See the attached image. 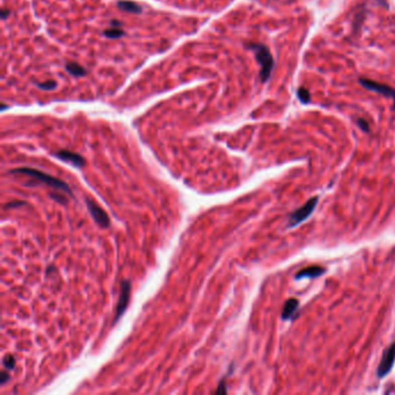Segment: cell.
<instances>
[{
	"label": "cell",
	"instance_id": "obj_1",
	"mask_svg": "<svg viewBox=\"0 0 395 395\" xmlns=\"http://www.w3.org/2000/svg\"><path fill=\"white\" fill-rule=\"evenodd\" d=\"M11 173H12V174H24V175H27V176H32V178L39 180V181H41L44 184H47V186L54 188V189L61 190V191H63V193L69 194L71 197H73V194H72V191H71V188L69 187V184L62 181V180L54 178V176L48 175L47 173H43L41 171H37V169L28 168V167L13 169V171H11Z\"/></svg>",
	"mask_w": 395,
	"mask_h": 395
},
{
	"label": "cell",
	"instance_id": "obj_2",
	"mask_svg": "<svg viewBox=\"0 0 395 395\" xmlns=\"http://www.w3.org/2000/svg\"><path fill=\"white\" fill-rule=\"evenodd\" d=\"M248 48L255 52V57H256L259 66H261V71H259L261 81L266 82L267 80H269L274 69V58L272 56V52L269 51V49L266 46H263V44L251 43L248 44Z\"/></svg>",
	"mask_w": 395,
	"mask_h": 395
},
{
	"label": "cell",
	"instance_id": "obj_3",
	"mask_svg": "<svg viewBox=\"0 0 395 395\" xmlns=\"http://www.w3.org/2000/svg\"><path fill=\"white\" fill-rule=\"evenodd\" d=\"M318 199L319 197H313L311 199H308V201L305 203L303 206H300L299 209H297L295 212L290 214L289 217V227H295L297 225L303 223L307 219L308 217L311 216L312 213H313L314 209L317 208L318 205Z\"/></svg>",
	"mask_w": 395,
	"mask_h": 395
},
{
	"label": "cell",
	"instance_id": "obj_4",
	"mask_svg": "<svg viewBox=\"0 0 395 395\" xmlns=\"http://www.w3.org/2000/svg\"><path fill=\"white\" fill-rule=\"evenodd\" d=\"M130 292H131L130 281L123 280L121 282V295H119L118 304H117V307H116V314L112 325H116V323L118 322V320L122 318L124 312H125V310L127 308V305H129V300H130Z\"/></svg>",
	"mask_w": 395,
	"mask_h": 395
},
{
	"label": "cell",
	"instance_id": "obj_5",
	"mask_svg": "<svg viewBox=\"0 0 395 395\" xmlns=\"http://www.w3.org/2000/svg\"><path fill=\"white\" fill-rule=\"evenodd\" d=\"M394 362H395V342H393V343L390 344L382 353L381 360H380L379 367L377 370L378 378H382L388 374L389 372L392 371Z\"/></svg>",
	"mask_w": 395,
	"mask_h": 395
},
{
	"label": "cell",
	"instance_id": "obj_6",
	"mask_svg": "<svg viewBox=\"0 0 395 395\" xmlns=\"http://www.w3.org/2000/svg\"><path fill=\"white\" fill-rule=\"evenodd\" d=\"M86 204H87L88 211L91 213V216L93 217V219L95 220V223L97 225H100L101 227L107 228L110 225V219H109L107 212L104 210L96 204L93 199L87 198L86 201Z\"/></svg>",
	"mask_w": 395,
	"mask_h": 395
},
{
	"label": "cell",
	"instance_id": "obj_7",
	"mask_svg": "<svg viewBox=\"0 0 395 395\" xmlns=\"http://www.w3.org/2000/svg\"><path fill=\"white\" fill-rule=\"evenodd\" d=\"M359 84L363 86L364 88L368 89V91L372 92H377L381 95H385L386 97H390V99L394 100V108H395V88L389 87L388 85H383L379 84L377 81L373 80H368V79H359Z\"/></svg>",
	"mask_w": 395,
	"mask_h": 395
},
{
	"label": "cell",
	"instance_id": "obj_8",
	"mask_svg": "<svg viewBox=\"0 0 395 395\" xmlns=\"http://www.w3.org/2000/svg\"><path fill=\"white\" fill-rule=\"evenodd\" d=\"M55 157H57L58 159H61L62 161L69 163L71 165H73L74 167H78V168L84 167L85 165V159L80 156V154L67 151V150H62V151L56 152Z\"/></svg>",
	"mask_w": 395,
	"mask_h": 395
},
{
	"label": "cell",
	"instance_id": "obj_9",
	"mask_svg": "<svg viewBox=\"0 0 395 395\" xmlns=\"http://www.w3.org/2000/svg\"><path fill=\"white\" fill-rule=\"evenodd\" d=\"M326 273V268H322L320 266H312L307 267L296 275V280H302V278H315L321 276Z\"/></svg>",
	"mask_w": 395,
	"mask_h": 395
},
{
	"label": "cell",
	"instance_id": "obj_10",
	"mask_svg": "<svg viewBox=\"0 0 395 395\" xmlns=\"http://www.w3.org/2000/svg\"><path fill=\"white\" fill-rule=\"evenodd\" d=\"M299 307V302L295 298H291V299H288L287 302L284 304V307H283V311H282V319L285 320V321H288V320H291L293 318V315L298 310Z\"/></svg>",
	"mask_w": 395,
	"mask_h": 395
},
{
	"label": "cell",
	"instance_id": "obj_11",
	"mask_svg": "<svg viewBox=\"0 0 395 395\" xmlns=\"http://www.w3.org/2000/svg\"><path fill=\"white\" fill-rule=\"evenodd\" d=\"M117 7L121 11H123V12L133 14L142 13V7L135 2H130V0H119L117 3Z\"/></svg>",
	"mask_w": 395,
	"mask_h": 395
},
{
	"label": "cell",
	"instance_id": "obj_12",
	"mask_svg": "<svg viewBox=\"0 0 395 395\" xmlns=\"http://www.w3.org/2000/svg\"><path fill=\"white\" fill-rule=\"evenodd\" d=\"M66 70L67 72L72 74L74 77H84L86 74V70L84 67L79 65V64L74 63V62H69L66 64Z\"/></svg>",
	"mask_w": 395,
	"mask_h": 395
},
{
	"label": "cell",
	"instance_id": "obj_13",
	"mask_svg": "<svg viewBox=\"0 0 395 395\" xmlns=\"http://www.w3.org/2000/svg\"><path fill=\"white\" fill-rule=\"evenodd\" d=\"M124 34L125 33L119 27H111L104 32V35L109 37V39H118V37H122Z\"/></svg>",
	"mask_w": 395,
	"mask_h": 395
},
{
	"label": "cell",
	"instance_id": "obj_14",
	"mask_svg": "<svg viewBox=\"0 0 395 395\" xmlns=\"http://www.w3.org/2000/svg\"><path fill=\"white\" fill-rule=\"evenodd\" d=\"M297 94H298V99L302 101L304 104H307L311 101V94H310V92H308L307 88L300 87L298 89V92H297Z\"/></svg>",
	"mask_w": 395,
	"mask_h": 395
},
{
	"label": "cell",
	"instance_id": "obj_15",
	"mask_svg": "<svg viewBox=\"0 0 395 395\" xmlns=\"http://www.w3.org/2000/svg\"><path fill=\"white\" fill-rule=\"evenodd\" d=\"M37 87L42 89V91H52V89L56 88V84L55 80H48V81H44V82H37Z\"/></svg>",
	"mask_w": 395,
	"mask_h": 395
},
{
	"label": "cell",
	"instance_id": "obj_16",
	"mask_svg": "<svg viewBox=\"0 0 395 395\" xmlns=\"http://www.w3.org/2000/svg\"><path fill=\"white\" fill-rule=\"evenodd\" d=\"M4 366H5L7 370H13L14 366H16V359H14L13 356H6L4 358Z\"/></svg>",
	"mask_w": 395,
	"mask_h": 395
},
{
	"label": "cell",
	"instance_id": "obj_17",
	"mask_svg": "<svg viewBox=\"0 0 395 395\" xmlns=\"http://www.w3.org/2000/svg\"><path fill=\"white\" fill-rule=\"evenodd\" d=\"M357 124H358V126L360 127V129H362L363 131H365V133H368V131H370V126H368V123L365 121V119H363V118H359L358 121H357Z\"/></svg>",
	"mask_w": 395,
	"mask_h": 395
},
{
	"label": "cell",
	"instance_id": "obj_18",
	"mask_svg": "<svg viewBox=\"0 0 395 395\" xmlns=\"http://www.w3.org/2000/svg\"><path fill=\"white\" fill-rule=\"evenodd\" d=\"M10 380V374L7 372H2V380H0V385H5L6 381Z\"/></svg>",
	"mask_w": 395,
	"mask_h": 395
},
{
	"label": "cell",
	"instance_id": "obj_19",
	"mask_svg": "<svg viewBox=\"0 0 395 395\" xmlns=\"http://www.w3.org/2000/svg\"><path fill=\"white\" fill-rule=\"evenodd\" d=\"M10 14V11L7 10V9H4L3 10V12H2V18H3V20H5V19L7 18V16H9Z\"/></svg>",
	"mask_w": 395,
	"mask_h": 395
},
{
	"label": "cell",
	"instance_id": "obj_20",
	"mask_svg": "<svg viewBox=\"0 0 395 395\" xmlns=\"http://www.w3.org/2000/svg\"><path fill=\"white\" fill-rule=\"evenodd\" d=\"M122 24L117 20H112L111 21V27H121Z\"/></svg>",
	"mask_w": 395,
	"mask_h": 395
},
{
	"label": "cell",
	"instance_id": "obj_21",
	"mask_svg": "<svg viewBox=\"0 0 395 395\" xmlns=\"http://www.w3.org/2000/svg\"><path fill=\"white\" fill-rule=\"evenodd\" d=\"M375 2H377V3L379 4V5L387 7V2H386V0H375Z\"/></svg>",
	"mask_w": 395,
	"mask_h": 395
}]
</instances>
